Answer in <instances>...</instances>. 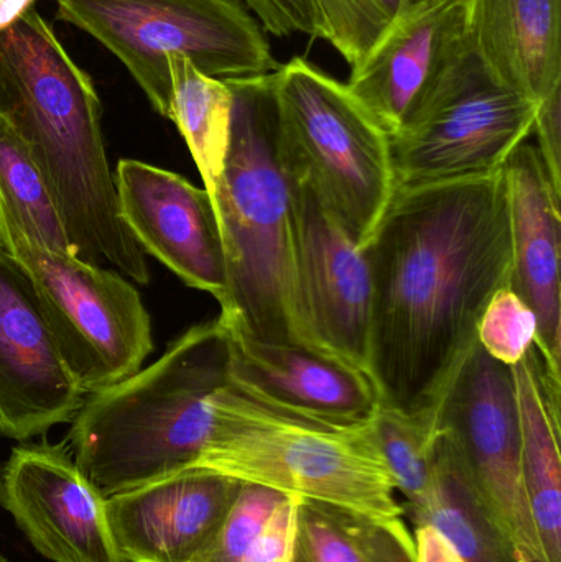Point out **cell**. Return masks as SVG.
<instances>
[{"instance_id":"1","label":"cell","mask_w":561,"mask_h":562,"mask_svg":"<svg viewBox=\"0 0 561 562\" xmlns=\"http://www.w3.org/2000/svg\"><path fill=\"white\" fill-rule=\"evenodd\" d=\"M368 375L379 402L435 419L513 266L504 168L395 191L371 239Z\"/></svg>"},{"instance_id":"34","label":"cell","mask_w":561,"mask_h":562,"mask_svg":"<svg viewBox=\"0 0 561 562\" xmlns=\"http://www.w3.org/2000/svg\"><path fill=\"white\" fill-rule=\"evenodd\" d=\"M35 0H0V32L10 29L20 16L25 15Z\"/></svg>"},{"instance_id":"21","label":"cell","mask_w":561,"mask_h":562,"mask_svg":"<svg viewBox=\"0 0 561 562\" xmlns=\"http://www.w3.org/2000/svg\"><path fill=\"white\" fill-rule=\"evenodd\" d=\"M402 508L412 524L437 528L463 562H517L509 541L481 504L460 452L444 432L437 431L435 439L427 497L417 507Z\"/></svg>"},{"instance_id":"30","label":"cell","mask_w":561,"mask_h":562,"mask_svg":"<svg viewBox=\"0 0 561 562\" xmlns=\"http://www.w3.org/2000/svg\"><path fill=\"white\" fill-rule=\"evenodd\" d=\"M266 33L279 38L302 33L319 38V20L312 0H240Z\"/></svg>"},{"instance_id":"18","label":"cell","mask_w":561,"mask_h":562,"mask_svg":"<svg viewBox=\"0 0 561 562\" xmlns=\"http://www.w3.org/2000/svg\"><path fill=\"white\" fill-rule=\"evenodd\" d=\"M504 177L513 244L509 286L536 313L537 350L550 373L561 379V190L537 147L527 142L504 165Z\"/></svg>"},{"instance_id":"2","label":"cell","mask_w":561,"mask_h":562,"mask_svg":"<svg viewBox=\"0 0 561 562\" xmlns=\"http://www.w3.org/2000/svg\"><path fill=\"white\" fill-rule=\"evenodd\" d=\"M0 112L42 170L75 256L147 284V256L119 213L94 82L33 7L0 32Z\"/></svg>"},{"instance_id":"9","label":"cell","mask_w":561,"mask_h":562,"mask_svg":"<svg viewBox=\"0 0 561 562\" xmlns=\"http://www.w3.org/2000/svg\"><path fill=\"white\" fill-rule=\"evenodd\" d=\"M0 246L29 277L59 352L86 396L142 369L154 339L150 314L131 280L42 246L2 204Z\"/></svg>"},{"instance_id":"22","label":"cell","mask_w":561,"mask_h":562,"mask_svg":"<svg viewBox=\"0 0 561 562\" xmlns=\"http://www.w3.org/2000/svg\"><path fill=\"white\" fill-rule=\"evenodd\" d=\"M170 115L183 135L204 190H214L229 145L233 91L223 79L204 75L183 56H167Z\"/></svg>"},{"instance_id":"14","label":"cell","mask_w":561,"mask_h":562,"mask_svg":"<svg viewBox=\"0 0 561 562\" xmlns=\"http://www.w3.org/2000/svg\"><path fill=\"white\" fill-rule=\"evenodd\" d=\"M114 183L119 213L145 256L223 303L226 256L211 194L173 171L131 158L119 161Z\"/></svg>"},{"instance_id":"7","label":"cell","mask_w":561,"mask_h":562,"mask_svg":"<svg viewBox=\"0 0 561 562\" xmlns=\"http://www.w3.org/2000/svg\"><path fill=\"white\" fill-rule=\"evenodd\" d=\"M56 15L111 52L165 119L167 56H183L223 81L280 66L266 30L240 0H56Z\"/></svg>"},{"instance_id":"23","label":"cell","mask_w":561,"mask_h":562,"mask_svg":"<svg viewBox=\"0 0 561 562\" xmlns=\"http://www.w3.org/2000/svg\"><path fill=\"white\" fill-rule=\"evenodd\" d=\"M0 204L36 243L72 252L61 214L42 170L19 132L0 112Z\"/></svg>"},{"instance_id":"15","label":"cell","mask_w":561,"mask_h":562,"mask_svg":"<svg viewBox=\"0 0 561 562\" xmlns=\"http://www.w3.org/2000/svg\"><path fill=\"white\" fill-rule=\"evenodd\" d=\"M464 35V0H417L351 66L346 88L391 137L404 127Z\"/></svg>"},{"instance_id":"26","label":"cell","mask_w":561,"mask_h":562,"mask_svg":"<svg viewBox=\"0 0 561 562\" xmlns=\"http://www.w3.org/2000/svg\"><path fill=\"white\" fill-rule=\"evenodd\" d=\"M287 495L263 485L243 482L216 533L191 562L243 561Z\"/></svg>"},{"instance_id":"24","label":"cell","mask_w":561,"mask_h":562,"mask_svg":"<svg viewBox=\"0 0 561 562\" xmlns=\"http://www.w3.org/2000/svg\"><path fill=\"white\" fill-rule=\"evenodd\" d=\"M371 429L395 491L404 495L402 505L417 507L427 497L434 477L435 419L379 405Z\"/></svg>"},{"instance_id":"17","label":"cell","mask_w":561,"mask_h":562,"mask_svg":"<svg viewBox=\"0 0 561 562\" xmlns=\"http://www.w3.org/2000/svg\"><path fill=\"white\" fill-rule=\"evenodd\" d=\"M243 482L190 469L105 498L124 562H191L206 547Z\"/></svg>"},{"instance_id":"27","label":"cell","mask_w":561,"mask_h":562,"mask_svg":"<svg viewBox=\"0 0 561 562\" xmlns=\"http://www.w3.org/2000/svg\"><path fill=\"white\" fill-rule=\"evenodd\" d=\"M537 336L536 313L509 284L494 294L478 324V344L507 367L517 366L527 356Z\"/></svg>"},{"instance_id":"20","label":"cell","mask_w":561,"mask_h":562,"mask_svg":"<svg viewBox=\"0 0 561 562\" xmlns=\"http://www.w3.org/2000/svg\"><path fill=\"white\" fill-rule=\"evenodd\" d=\"M513 372L530 517L547 562H561V379L550 373L536 346Z\"/></svg>"},{"instance_id":"16","label":"cell","mask_w":561,"mask_h":562,"mask_svg":"<svg viewBox=\"0 0 561 562\" xmlns=\"http://www.w3.org/2000/svg\"><path fill=\"white\" fill-rule=\"evenodd\" d=\"M227 333L231 383L253 398L328 425L361 426L374 418L378 390L359 367L313 347L263 342L229 327Z\"/></svg>"},{"instance_id":"19","label":"cell","mask_w":561,"mask_h":562,"mask_svg":"<svg viewBox=\"0 0 561 562\" xmlns=\"http://www.w3.org/2000/svg\"><path fill=\"white\" fill-rule=\"evenodd\" d=\"M464 38L494 78L537 104L561 86V0H464Z\"/></svg>"},{"instance_id":"3","label":"cell","mask_w":561,"mask_h":562,"mask_svg":"<svg viewBox=\"0 0 561 562\" xmlns=\"http://www.w3.org/2000/svg\"><path fill=\"white\" fill-rule=\"evenodd\" d=\"M272 75L226 81L229 145L210 193L227 269L220 317L253 339L313 347L296 279V177L280 144Z\"/></svg>"},{"instance_id":"28","label":"cell","mask_w":561,"mask_h":562,"mask_svg":"<svg viewBox=\"0 0 561 562\" xmlns=\"http://www.w3.org/2000/svg\"><path fill=\"white\" fill-rule=\"evenodd\" d=\"M292 562H371L352 537L345 510L299 498Z\"/></svg>"},{"instance_id":"11","label":"cell","mask_w":561,"mask_h":562,"mask_svg":"<svg viewBox=\"0 0 561 562\" xmlns=\"http://www.w3.org/2000/svg\"><path fill=\"white\" fill-rule=\"evenodd\" d=\"M0 507L45 560L124 562L105 497L82 474L66 442L13 448L0 474Z\"/></svg>"},{"instance_id":"25","label":"cell","mask_w":561,"mask_h":562,"mask_svg":"<svg viewBox=\"0 0 561 562\" xmlns=\"http://www.w3.org/2000/svg\"><path fill=\"white\" fill-rule=\"evenodd\" d=\"M319 20V40L328 42L355 66L392 20L417 0H312Z\"/></svg>"},{"instance_id":"13","label":"cell","mask_w":561,"mask_h":562,"mask_svg":"<svg viewBox=\"0 0 561 562\" xmlns=\"http://www.w3.org/2000/svg\"><path fill=\"white\" fill-rule=\"evenodd\" d=\"M295 210L296 279L306 334L316 349L368 373L372 288L364 249L300 178Z\"/></svg>"},{"instance_id":"4","label":"cell","mask_w":561,"mask_h":562,"mask_svg":"<svg viewBox=\"0 0 561 562\" xmlns=\"http://www.w3.org/2000/svg\"><path fill=\"white\" fill-rule=\"evenodd\" d=\"M229 383L226 324H197L147 369L86 396L66 445L105 498L197 469Z\"/></svg>"},{"instance_id":"29","label":"cell","mask_w":561,"mask_h":562,"mask_svg":"<svg viewBox=\"0 0 561 562\" xmlns=\"http://www.w3.org/2000/svg\"><path fill=\"white\" fill-rule=\"evenodd\" d=\"M352 537L371 562L415 561L414 537L402 518L371 520L345 512Z\"/></svg>"},{"instance_id":"10","label":"cell","mask_w":561,"mask_h":562,"mask_svg":"<svg viewBox=\"0 0 561 562\" xmlns=\"http://www.w3.org/2000/svg\"><path fill=\"white\" fill-rule=\"evenodd\" d=\"M435 429L460 452L481 504L517 562H547L524 488L513 367L476 344L435 408Z\"/></svg>"},{"instance_id":"33","label":"cell","mask_w":561,"mask_h":562,"mask_svg":"<svg viewBox=\"0 0 561 562\" xmlns=\"http://www.w3.org/2000/svg\"><path fill=\"white\" fill-rule=\"evenodd\" d=\"M412 537L417 562H463L453 544L431 525H415V533Z\"/></svg>"},{"instance_id":"12","label":"cell","mask_w":561,"mask_h":562,"mask_svg":"<svg viewBox=\"0 0 561 562\" xmlns=\"http://www.w3.org/2000/svg\"><path fill=\"white\" fill-rule=\"evenodd\" d=\"M85 400L29 277L0 246V436L45 435L71 423Z\"/></svg>"},{"instance_id":"5","label":"cell","mask_w":561,"mask_h":562,"mask_svg":"<svg viewBox=\"0 0 561 562\" xmlns=\"http://www.w3.org/2000/svg\"><path fill=\"white\" fill-rule=\"evenodd\" d=\"M197 469L319 502L371 520L404 518L371 422L336 426L266 405L233 383Z\"/></svg>"},{"instance_id":"32","label":"cell","mask_w":561,"mask_h":562,"mask_svg":"<svg viewBox=\"0 0 561 562\" xmlns=\"http://www.w3.org/2000/svg\"><path fill=\"white\" fill-rule=\"evenodd\" d=\"M534 134L547 171L553 184L561 190V86L537 105Z\"/></svg>"},{"instance_id":"6","label":"cell","mask_w":561,"mask_h":562,"mask_svg":"<svg viewBox=\"0 0 561 562\" xmlns=\"http://www.w3.org/2000/svg\"><path fill=\"white\" fill-rule=\"evenodd\" d=\"M272 79L280 144L293 173L364 247L395 193L389 135L346 82L302 56L280 65Z\"/></svg>"},{"instance_id":"8","label":"cell","mask_w":561,"mask_h":562,"mask_svg":"<svg viewBox=\"0 0 561 562\" xmlns=\"http://www.w3.org/2000/svg\"><path fill=\"white\" fill-rule=\"evenodd\" d=\"M537 105L494 78L463 35L412 117L389 137L395 191L500 173L534 134Z\"/></svg>"},{"instance_id":"31","label":"cell","mask_w":561,"mask_h":562,"mask_svg":"<svg viewBox=\"0 0 561 562\" xmlns=\"http://www.w3.org/2000/svg\"><path fill=\"white\" fill-rule=\"evenodd\" d=\"M299 497L287 495L285 501L270 515L256 543L240 562H292L295 551Z\"/></svg>"}]
</instances>
